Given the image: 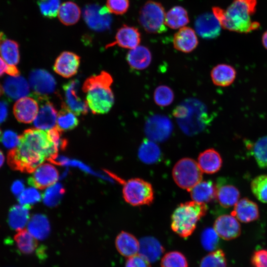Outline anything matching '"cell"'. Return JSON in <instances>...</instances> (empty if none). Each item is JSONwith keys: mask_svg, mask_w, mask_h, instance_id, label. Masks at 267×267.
<instances>
[{"mask_svg": "<svg viewBox=\"0 0 267 267\" xmlns=\"http://www.w3.org/2000/svg\"><path fill=\"white\" fill-rule=\"evenodd\" d=\"M129 0H107L106 7L109 12L117 15L126 13L129 7Z\"/></svg>", "mask_w": 267, "mask_h": 267, "instance_id": "bcb514c9", "label": "cell"}, {"mask_svg": "<svg viewBox=\"0 0 267 267\" xmlns=\"http://www.w3.org/2000/svg\"><path fill=\"white\" fill-rule=\"evenodd\" d=\"M262 42L264 47L267 49V30L264 32L262 36Z\"/></svg>", "mask_w": 267, "mask_h": 267, "instance_id": "11a10c76", "label": "cell"}, {"mask_svg": "<svg viewBox=\"0 0 267 267\" xmlns=\"http://www.w3.org/2000/svg\"><path fill=\"white\" fill-rule=\"evenodd\" d=\"M217 199L224 208L234 206L240 197L238 189L233 185L223 183L220 180L216 185Z\"/></svg>", "mask_w": 267, "mask_h": 267, "instance_id": "f1b7e54d", "label": "cell"}, {"mask_svg": "<svg viewBox=\"0 0 267 267\" xmlns=\"http://www.w3.org/2000/svg\"><path fill=\"white\" fill-rule=\"evenodd\" d=\"M125 267H150V263L143 257L137 254L128 258Z\"/></svg>", "mask_w": 267, "mask_h": 267, "instance_id": "c3c4849f", "label": "cell"}, {"mask_svg": "<svg viewBox=\"0 0 267 267\" xmlns=\"http://www.w3.org/2000/svg\"><path fill=\"white\" fill-rule=\"evenodd\" d=\"M2 88L6 95L12 99L25 97L30 91L28 82L19 75L7 77L4 82Z\"/></svg>", "mask_w": 267, "mask_h": 267, "instance_id": "7402d4cb", "label": "cell"}, {"mask_svg": "<svg viewBox=\"0 0 267 267\" xmlns=\"http://www.w3.org/2000/svg\"><path fill=\"white\" fill-rule=\"evenodd\" d=\"M257 0H233L226 9L215 6L213 13L221 27L230 31L248 33L260 27L259 22L253 21Z\"/></svg>", "mask_w": 267, "mask_h": 267, "instance_id": "7a4b0ae2", "label": "cell"}, {"mask_svg": "<svg viewBox=\"0 0 267 267\" xmlns=\"http://www.w3.org/2000/svg\"><path fill=\"white\" fill-rule=\"evenodd\" d=\"M197 163L202 172L212 174L220 170L222 166V159L217 151L210 148L199 154Z\"/></svg>", "mask_w": 267, "mask_h": 267, "instance_id": "cb8c5ba5", "label": "cell"}, {"mask_svg": "<svg viewBox=\"0 0 267 267\" xmlns=\"http://www.w3.org/2000/svg\"><path fill=\"white\" fill-rule=\"evenodd\" d=\"M161 267H188V263L181 253L171 251L166 253L162 259Z\"/></svg>", "mask_w": 267, "mask_h": 267, "instance_id": "b9f144b4", "label": "cell"}, {"mask_svg": "<svg viewBox=\"0 0 267 267\" xmlns=\"http://www.w3.org/2000/svg\"><path fill=\"white\" fill-rule=\"evenodd\" d=\"M79 123L76 114L63 103L57 115L56 127L62 132L67 131L76 128Z\"/></svg>", "mask_w": 267, "mask_h": 267, "instance_id": "d590c367", "label": "cell"}, {"mask_svg": "<svg viewBox=\"0 0 267 267\" xmlns=\"http://www.w3.org/2000/svg\"><path fill=\"white\" fill-rule=\"evenodd\" d=\"M1 130H0V135H1Z\"/></svg>", "mask_w": 267, "mask_h": 267, "instance_id": "680465c9", "label": "cell"}, {"mask_svg": "<svg viewBox=\"0 0 267 267\" xmlns=\"http://www.w3.org/2000/svg\"><path fill=\"white\" fill-rule=\"evenodd\" d=\"M252 153L258 166L267 167V135L259 138L252 146Z\"/></svg>", "mask_w": 267, "mask_h": 267, "instance_id": "8d00e7d4", "label": "cell"}, {"mask_svg": "<svg viewBox=\"0 0 267 267\" xmlns=\"http://www.w3.org/2000/svg\"><path fill=\"white\" fill-rule=\"evenodd\" d=\"M42 195L35 188L30 187L24 190L18 197V201L21 205L32 206L39 202Z\"/></svg>", "mask_w": 267, "mask_h": 267, "instance_id": "f6af8a7d", "label": "cell"}, {"mask_svg": "<svg viewBox=\"0 0 267 267\" xmlns=\"http://www.w3.org/2000/svg\"><path fill=\"white\" fill-rule=\"evenodd\" d=\"M60 5V0H44L39 2L42 14L48 18H53L57 16Z\"/></svg>", "mask_w": 267, "mask_h": 267, "instance_id": "ee69618b", "label": "cell"}, {"mask_svg": "<svg viewBox=\"0 0 267 267\" xmlns=\"http://www.w3.org/2000/svg\"><path fill=\"white\" fill-rule=\"evenodd\" d=\"M155 103L161 107L170 105L174 99V93L171 88L165 85L158 86L154 90Z\"/></svg>", "mask_w": 267, "mask_h": 267, "instance_id": "ab89813d", "label": "cell"}, {"mask_svg": "<svg viewBox=\"0 0 267 267\" xmlns=\"http://www.w3.org/2000/svg\"><path fill=\"white\" fill-rule=\"evenodd\" d=\"M31 207L16 205L11 207L8 215V223L10 228L15 230L24 229L30 219Z\"/></svg>", "mask_w": 267, "mask_h": 267, "instance_id": "4dcf8cb0", "label": "cell"}, {"mask_svg": "<svg viewBox=\"0 0 267 267\" xmlns=\"http://www.w3.org/2000/svg\"><path fill=\"white\" fill-rule=\"evenodd\" d=\"M189 22L187 11L180 6H176L170 9L165 16V24L173 29H180Z\"/></svg>", "mask_w": 267, "mask_h": 267, "instance_id": "e575fe53", "label": "cell"}, {"mask_svg": "<svg viewBox=\"0 0 267 267\" xmlns=\"http://www.w3.org/2000/svg\"><path fill=\"white\" fill-rule=\"evenodd\" d=\"M207 211L205 203L194 201L181 203L172 215V229L180 237L187 238L193 232L198 222Z\"/></svg>", "mask_w": 267, "mask_h": 267, "instance_id": "277c9868", "label": "cell"}, {"mask_svg": "<svg viewBox=\"0 0 267 267\" xmlns=\"http://www.w3.org/2000/svg\"><path fill=\"white\" fill-rule=\"evenodd\" d=\"M219 235L214 228L208 227L205 229L201 235V243L203 248L208 251H215L219 242Z\"/></svg>", "mask_w": 267, "mask_h": 267, "instance_id": "7bdbcfd3", "label": "cell"}, {"mask_svg": "<svg viewBox=\"0 0 267 267\" xmlns=\"http://www.w3.org/2000/svg\"><path fill=\"white\" fill-rule=\"evenodd\" d=\"M58 177V171L53 165L44 163L35 169L28 182L36 188L43 189L55 184Z\"/></svg>", "mask_w": 267, "mask_h": 267, "instance_id": "8fae6325", "label": "cell"}, {"mask_svg": "<svg viewBox=\"0 0 267 267\" xmlns=\"http://www.w3.org/2000/svg\"><path fill=\"white\" fill-rule=\"evenodd\" d=\"M214 229L219 237L225 240L235 239L241 233L240 224L231 215L219 216L214 222Z\"/></svg>", "mask_w": 267, "mask_h": 267, "instance_id": "5bb4252c", "label": "cell"}, {"mask_svg": "<svg viewBox=\"0 0 267 267\" xmlns=\"http://www.w3.org/2000/svg\"><path fill=\"white\" fill-rule=\"evenodd\" d=\"M197 33L205 39H214L220 34L221 26L213 13H206L198 16L195 22Z\"/></svg>", "mask_w": 267, "mask_h": 267, "instance_id": "2e32d148", "label": "cell"}, {"mask_svg": "<svg viewBox=\"0 0 267 267\" xmlns=\"http://www.w3.org/2000/svg\"><path fill=\"white\" fill-rule=\"evenodd\" d=\"M165 16L164 8L160 3L148 0L140 9L138 20L146 32L159 34L167 31Z\"/></svg>", "mask_w": 267, "mask_h": 267, "instance_id": "5b68a950", "label": "cell"}, {"mask_svg": "<svg viewBox=\"0 0 267 267\" xmlns=\"http://www.w3.org/2000/svg\"><path fill=\"white\" fill-rule=\"evenodd\" d=\"M8 115V106L3 101H0V124L3 123Z\"/></svg>", "mask_w": 267, "mask_h": 267, "instance_id": "f5cc1de1", "label": "cell"}, {"mask_svg": "<svg viewBox=\"0 0 267 267\" xmlns=\"http://www.w3.org/2000/svg\"></svg>", "mask_w": 267, "mask_h": 267, "instance_id": "91938a15", "label": "cell"}, {"mask_svg": "<svg viewBox=\"0 0 267 267\" xmlns=\"http://www.w3.org/2000/svg\"><path fill=\"white\" fill-rule=\"evenodd\" d=\"M140 41L141 35L137 28L124 25L118 30L115 41L109 44L106 47L117 45L123 48L131 49L139 45Z\"/></svg>", "mask_w": 267, "mask_h": 267, "instance_id": "ac0fdd59", "label": "cell"}, {"mask_svg": "<svg viewBox=\"0 0 267 267\" xmlns=\"http://www.w3.org/2000/svg\"><path fill=\"white\" fill-rule=\"evenodd\" d=\"M41 102L37 115L34 121L36 128L48 131L55 127L57 113L53 104L46 96L36 95Z\"/></svg>", "mask_w": 267, "mask_h": 267, "instance_id": "30bf717a", "label": "cell"}, {"mask_svg": "<svg viewBox=\"0 0 267 267\" xmlns=\"http://www.w3.org/2000/svg\"><path fill=\"white\" fill-rule=\"evenodd\" d=\"M39 111L37 101L30 97L20 98L13 106V114L17 120L22 123L29 124L36 118Z\"/></svg>", "mask_w": 267, "mask_h": 267, "instance_id": "e0dca14e", "label": "cell"}, {"mask_svg": "<svg viewBox=\"0 0 267 267\" xmlns=\"http://www.w3.org/2000/svg\"><path fill=\"white\" fill-rule=\"evenodd\" d=\"M0 55L9 65H16L20 60L19 47L18 43L7 38L0 33Z\"/></svg>", "mask_w": 267, "mask_h": 267, "instance_id": "83f0119b", "label": "cell"}, {"mask_svg": "<svg viewBox=\"0 0 267 267\" xmlns=\"http://www.w3.org/2000/svg\"><path fill=\"white\" fill-rule=\"evenodd\" d=\"M1 142L5 147L11 149L18 145L19 136L11 130L5 131L2 134Z\"/></svg>", "mask_w": 267, "mask_h": 267, "instance_id": "7dc6e473", "label": "cell"}, {"mask_svg": "<svg viewBox=\"0 0 267 267\" xmlns=\"http://www.w3.org/2000/svg\"><path fill=\"white\" fill-rule=\"evenodd\" d=\"M123 195L126 202L134 206L149 205L154 198L151 184L139 178H132L124 182Z\"/></svg>", "mask_w": 267, "mask_h": 267, "instance_id": "52a82bcc", "label": "cell"}, {"mask_svg": "<svg viewBox=\"0 0 267 267\" xmlns=\"http://www.w3.org/2000/svg\"><path fill=\"white\" fill-rule=\"evenodd\" d=\"M80 57L70 51H63L56 59L53 70L57 74L64 78H70L78 71Z\"/></svg>", "mask_w": 267, "mask_h": 267, "instance_id": "9a60e30c", "label": "cell"}, {"mask_svg": "<svg viewBox=\"0 0 267 267\" xmlns=\"http://www.w3.org/2000/svg\"><path fill=\"white\" fill-rule=\"evenodd\" d=\"M83 16L89 27L97 31L108 29L112 21L108 8L95 4L86 6L83 11Z\"/></svg>", "mask_w": 267, "mask_h": 267, "instance_id": "ba28073f", "label": "cell"}, {"mask_svg": "<svg viewBox=\"0 0 267 267\" xmlns=\"http://www.w3.org/2000/svg\"><path fill=\"white\" fill-rule=\"evenodd\" d=\"M200 267H226L224 252L219 249L210 253L201 260Z\"/></svg>", "mask_w": 267, "mask_h": 267, "instance_id": "60d3db41", "label": "cell"}, {"mask_svg": "<svg viewBox=\"0 0 267 267\" xmlns=\"http://www.w3.org/2000/svg\"><path fill=\"white\" fill-rule=\"evenodd\" d=\"M173 42L175 48L184 53L192 51L198 44L194 30L185 26L180 28L175 34Z\"/></svg>", "mask_w": 267, "mask_h": 267, "instance_id": "d6986e66", "label": "cell"}, {"mask_svg": "<svg viewBox=\"0 0 267 267\" xmlns=\"http://www.w3.org/2000/svg\"><path fill=\"white\" fill-rule=\"evenodd\" d=\"M79 82L77 80L69 81L63 86L65 105L77 116L86 115L88 105L78 94Z\"/></svg>", "mask_w": 267, "mask_h": 267, "instance_id": "4fadbf2b", "label": "cell"}, {"mask_svg": "<svg viewBox=\"0 0 267 267\" xmlns=\"http://www.w3.org/2000/svg\"><path fill=\"white\" fill-rule=\"evenodd\" d=\"M193 201L202 203H209L217 198V187L212 180L200 181L190 191Z\"/></svg>", "mask_w": 267, "mask_h": 267, "instance_id": "484cf974", "label": "cell"}, {"mask_svg": "<svg viewBox=\"0 0 267 267\" xmlns=\"http://www.w3.org/2000/svg\"><path fill=\"white\" fill-rule=\"evenodd\" d=\"M8 66L9 64H7L6 62L0 56V77L6 73Z\"/></svg>", "mask_w": 267, "mask_h": 267, "instance_id": "db71d44e", "label": "cell"}, {"mask_svg": "<svg viewBox=\"0 0 267 267\" xmlns=\"http://www.w3.org/2000/svg\"><path fill=\"white\" fill-rule=\"evenodd\" d=\"M61 144L55 140L48 131L28 129L19 135L18 145L8 152L7 163L14 170L31 173L45 160L53 162Z\"/></svg>", "mask_w": 267, "mask_h": 267, "instance_id": "6da1fadb", "label": "cell"}, {"mask_svg": "<svg viewBox=\"0 0 267 267\" xmlns=\"http://www.w3.org/2000/svg\"><path fill=\"white\" fill-rule=\"evenodd\" d=\"M165 251L160 242L152 236H145L139 241L138 253L150 263L158 260Z\"/></svg>", "mask_w": 267, "mask_h": 267, "instance_id": "44dd1931", "label": "cell"}, {"mask_svg": "<svg viewBox=\"0 0 267 267\" xmlns=\"http://www.w3.org/2000/svg\"><path fill=\"white\" fill-rule=\"evenodd\" d=\"M113 83L112 76L102 71L86 79L83 86L86 93V102L94 114L107 113L114 103V96L110 88Z\"/></svg>", "mask_w": 267, "mask_h": 267, "instance_id": "3957f363", "label": "cell"}, {"mask_svg": "<svg viewBox=\"0 0 267 267\" xmlns=\"http://www.w3.org/2000/svg\"><path fill=\"white\" fill-rule=\"evenodd\" d=\"M14 240L19 251L22 254L30 255L38 249V241L27 229L18 230Z\"/></svg>", "mask_w": 267, "mask_h": 267, "instance_id": "836d02e7", "label": "cell"}, {"mask_svg": "<svg viewBox=\"0 0 267 267\" xmlns=\"http://www.w3.org/2000/svg\"><path fill=\"white\" fill-rule=\"evenodd\" d=\"M138 157L145 164H154L161 161L162 154L160 147L154 141L144 139L138 148Z\"/></svg>", "mask_w": 267, "mask_h": 267, "instance_id": "f546056e", "label": "cell"}, {"mask_svg": "<svg viewBox=\"0 0 267 267\" xmlns=\"http://www.w3.org/2000/svg\"><path fill=\"white\" fill-rule=\"evenodd\" d=\"M64 192L65 189L60 183H55L48 187L42 195L44 203L49 207L56 206Z\"/></svg>", "mask_w": 267, "mask_h": 267, "instance_id": "74e56055", "label": "cell"}, {"mask_svg": "<svg viewBox=\"0 0 267 267\" xmlns=\"http://www.w3.org/2000/svg\"><path fill=\"white\" fill-rule=\"evenodd\" d=\"M24 185L20 180L15 181L12 184L11 189L13 194L16 195H20L24 190Z\"/></svg>", "mask_w": 267, "mask_h": 267, "instance_id": "816d5d0a", "label": "cell"}, {"mask_svg": "<svg viewBox=\"0 0 267 267\" xmlns=\"http://www.w3.org/2000/svg\"><path fill=\"white\" fill-rule=\"evenodd\" d=\"M27 230L37 239L44 240L49 235L50 225L45 216L36 214L30 219Z\"/></svg>", "mask_w": 267, "mask_h": 267, "instance_id": "1f68e13d", "label": "cell"}, {"mask_svg": "<svg viewBox=\"0 0 267 267\" xmlns=\"http://www.w3.org/2000/svg\"><path fill=\"white\" fill-rule=\"evenodd\" d=\"M189 113L188 107L184 105H179L173 111V115L177 119H185Z\"/></svg>", "mask_w": 267, "mask_h": 267, "instance_id": "f907efd6", "label": "cell"}, {"mask_svg": "<svg viewBox=\"0 0 267 267\" xmlns=\"http://www.w3.org/2000/svg\"><path fill=\"white\" fill-rule=\"evenodd\" d=\"M251 263L255 267H267V250H259L254 252Z\"/></svg>", "mask_w": 267, "mask_h": 267, "instance_id": "681fc988", "label": "cell"}, {"mask_svg": "<svg viewBox=\"0 0 267 267\" xmlns=\"http://www.w3.org/2000/svg\"><path fill=\"white\" fill-rule=\"evenodd\" d=\"M236 77L235 69L232 66L224 63L217 65L211 72L212 81L218 87H226L231 85Z\"/></svg>", "mask_w": 267, "mask_h": 267, "instance_id": "603a6c76", "label": "cell"}, {"mask_svg": "<svg viewBox=\"0 0 267 267\" xmlns=\"http://www.w3.org/2000/svg\"><path fill=\"white\" fill-rule=\"evenodd\" d=\"M202 173L194 160L184 158L175 164L172 175L174 181L179 187L189 191L202 180Z\"/></svg>", "mask_w": 267, "mask_h": 267, "instance_id": "8992f818", "label": "cell"}, {"mask_svg": "<svg viewBox=\"0 0 267 267\" xmlns=\"http://www.w3.org/2000/svg\"><path fill=\"white\" fill-rule=\"evenodd\" d=\"M3 92V88H2L1 85L0 84V96L2 94Z\"/></svg>", "mask_w": 267, "mask_h": 267, "instance_id": "6f0895ef", "label": "cell"}, {"mask_svg": "<svg viewBox=\"0 0 267 267\" xmlns=\"http://www.w3.org/2000/svg\"><path fill=\"white\" fill-rule=\"evenodd\" d=\"M251 190L257 199L267 203V175H260L255 178L251 184Z\"/></svg>", "mask_w": 267, "mask_h": 267, "instance_id": "f35d334b", "label": "cell"}, {"mask_svg": "<svg viewBox=\"0 0 267 267\" xmlns=\"http://www.w3.org/2000/svg\"><path fill=\"white\" fill-rule=\"evenodd\" d=\"M4 162V156L0 149V168L2 166Z\"/></svg>", "mask_w": 267, "mask_h": 267, "instance_id": "9f6ffc18", "label": "cell"}, {"mask_svg": "<svg viewBox=\"0 0 267 267\" xmlns=\"http://www.w3.org/2000/svg\"><path fill=\"white\" fill-rule=\"evenodd\" d=\"M173 130L171 122L167 117L154 115L148 119L145 126V133L148 139L157 142L167 140Z\"/></svg>", "mask_w": 267, "mask_h": 267, "instance_id": "9c48e42d", "label": "cell"}, {"mask_svg": "<svg viewBox=\"0 0 267 267\" xmlns=\"http://www.w3.org/2000/svg\"><path fill=\"white\" fill-rule=\"evenodd\" d=\"M126 59L131 68L141 70L146 69L150 64L152 55L148 48L138 45L130 50L127 54Z\"/></svg>", "mask_w": 267, "mask_h": 267, "instance_id": "d4e9b609", "label": "cell"}, {"mask_svg": "<svg viewBox=\"0 0 267 267\" xmlns=\"http://www.w3.org/2000/svg\"><path fill=\"white\" fill-rule=\"evenodd\" d=\"M231 215L241 222H250L259 218V208L256 203L244 198L236 203Z\"/></svg>", "mask_w": 267, "mask_h": 267, "instance_id": "ffe728a7", "label": "cell"}, {"mask_svg": "<svg viewBox=\"0 0 267 267\" xmlns=\"http://www.w3.org/2000/svg\"><path fill=\"white\" fill-rule=\"evenodd\" d=\"M81 13V9L76 3L66 1L60 5L57 16L63 24L70 26L74 25L79 20Z\"/></svg>", "mask_w": 267, "mask_h": 267, "instance_id": "d6a6232c", "label": "cell"}, {"mask_svg": "<svg viewBox=\"0 0 267 267\" xmlns=\"http://www.w3.org/2000/svg\"><path fill=\"white\" fill-rule=\"evenodd\" d=\"M115 246L121 255L129 258L138 252L139 241L133 234L123 231L117 236Z\"/></svg>", "mask_w": 267, "mask_h": 267, "instance_id": "4316f807", "label": "cell"}, {"mask_svg": "<svg viewBox=\"0 0 267 267\" xmlns=\"http://www.w3.org/2000/svg\"><path fill=\"white\" fill-rule=\"evenodd\" d=\"M29 83L36 95L45 96L53 92L56 87L54 77L43 69H35L30 74Z\"/></svg>", "mask_w": 267, "mask_h": 267, "instance_id": "7c38bea8", "label": "cell"}]
</instances>
